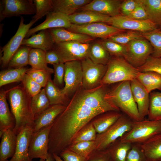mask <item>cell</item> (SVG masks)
I'll return each instance as SVG.
<instances>
[{"mask_svg":"<svg viewBox=\"0 0 161 161\" xmlns=\"http://www.w3.org/2000/svg\"><path fill=\"white\" fill-rule=\"evenodd\" d=\"M7 94L10 111L16 122L13 130L17 135L26 126L33 127L34 116L31 107L32 97L19 85L10 89Z\"/></svg>","mask_w":161,"mask_h":161,"instance_id":"1","label":"cell"},{"mask_svg":"<svg viewBox=\"0 0 161 161\" xmlns=\"http://www.w3.org/2000/svg\"><path fill=\"white\" fill-rule=\"evenodd\" d=\"M106 97L112 101L120 111L133 121L144 119L140 114L134 99L130 81L117 83L109 89Z\"/></svg>","mask_w":161,"mask_h":161,"instance_id":"2","label":"cell"},{"mask_svg":"<svg viewBox=\"0 0 161 161\" xmlns=\"http://www.w3.org/2000/svg\"><path fill=\"white\" fill-rule=\"evenodd\" d=\"M107 70L102 79L101 85H108L136 78L139 72L123 57H112L107 65Z\"/></svg>","mask_w":161,"mask_h":161,"instance_id":"3","label":"cell"},{"mask_svg":"<svg viewBox=\"0 0 161 161\" xmlns=\"http://www.w3.org/2000/svg\"><path fill=\"white\" fill-rule=\"evenodd\" d=\"M161 134V120L133 121L131 130L119 139L122 142L141 144Z\"/></svg>","mask_w":161,"mask_h":161,"instance_id":"4","label":"cell"},{"mask_svg":"<svg viewBox=\"0 0 161 161\" xmlns=\"http://www.w3.org/2000/svg\"><path fill=\"white\" fill-rule=\"evenodd\" d=\"M133 121L122 114L113 125L103 132L97 134L95 151L106 149L111 144L131 129Z\"/></svg>","mask_w":161,"mask_h":161,"instance_id":"5","label":"cell"},{"mask_svg":"<svg viewBox=\"0 0 161 161\" xmlns=\"http://www.w3.org/2000/svg\"><path fill=\"white\" fill-rule=\"evenodd\" d=\"M125 46L123 58L137 68L143 66L153 52L152 46L145 38L133 40Z\"/></svg>","mask_w":161,"mask_h":161,"instance_id":"6","label":"cell"},{"mask_svg":"<svg viewBox=\"0 0 161 161\" xmlns=\"http://www.w3.org/2000/svg\"><path fill=\"white\" fill-rule=\"evenodd\" d=\"M90 43L76 41L64 42L55 44L54 49L57 53L60 62L81 61L88 57Z\"/></svg>","mask_w":161,"mask_h":161,"instance_id":"7","label":"cell"},{"mask_svg":"<svg viewBox=\"0 0 161 161\" xmlns=\"http://www.w3.org/2000/svg\"><path fill=\"white\" fill-rule=\"evenodd\" d=\"M81 61L83 73L82 87L89 90L101 85L107 70V65L95 63L89 58Z\"/></svg>","mask_w":161,"mask_h":161,"instance_id":"8","label":"cell"},{"mask_svg":"<svg viewBox=\"0 0 161 161\" xmlns=\"http://www.w3.org/2000/svg\"><path fill=\"white\" fill-rule=\"evenodd\" d=\"M64 66L65 84L61 90L69 98L82 86L83 73L81 61L79 60L69 61L64 63Z\"/></svg>","mask_w":161,"mask_h":161,"instance_id":"9","label":"cell"},{"mask_svg":"<svg viewBox=\"0 0 161 161\" xmlns=\"http://www.w3.org/2000/svg\"><path fill=\"white\" fill-rule=\"evenodd\" d=\"M67 30L77 33L85 35L96 38L108 39L125 30L117 29L107 23L99 22L78 25L72 24Z\"/></svg>","mask_w":161,"mask_h":161,"instance_id":"10","label":"cell"},{"mask_svg":"<svg viewBox=\"0 0 161 161\" xmlns=\"http://www.w3.org/2000/svg\"><path fill=\"white\" fill-rule=\"evenodd\" d=\"M36 7L32 0H1L0 1V21L23 15L35 14Z\"/></svg>","mask_w":161,"mask_h":161,"instance_id":"11","label":"cell"},{"mask_svg":"<svg viewBox=\"0 0 161 161\" xmlns=\"http://www.w3.org/2000/svg\"><path fill=\"white\" fill-rule=\"evenodd\" d=\"M36 21L31 20L27 24L24 23L23 16L21 18L20 21L18 29L14 35L2 49V55L0 59L3 67L8 66L11 58L21 46L23 40L30 27Z\"/></svg>","mask_w":161,"mask_h":161,"instance_id":"12","label":"cell"},{"mask_svg":"<svg viewBox=\"0 0 161 161\" xmlns=\"http://www.w3.org/2000/svg\"><path fill=\"white\" fill-rule=\"evenodd\" d=\"M53 124L33 132L29 148V156L31 160L34 158L46 160L47 158L49 155V135Z\"/></svg>","mask_w":161,"mask_h":161,"instance_id":"13","label":"cell"},{"mask_svg":"<svg viewBox=\"0 0 161 161\" xmlns=\"http://www.w3.org/2000/svg\"><path fill=\"white\" fill-rule=\"evenodd\" d=\"M109 25L120 30H129L140 33H145L158 28L157 25L149 19L138 20L121 15L112 17Z\"/></svg>","mask_w":161,"mask_h":161,"instance_id":"14","label":"cell"},{"mask_svg":"<svg viewBox=\"0 0 161 161\" xmlns=\"http://www.w3.org/2000/svg\"><path fill=\"white\" fill-rule=\"evenodd\" d=\"M72 24L68 16L58 12L52 11L46 15L45 21L36 26L30 28L27 32L25 38H29L36 32L45 30L56 28L68 29Z\"/></svg>","mask_w":161,"mask_h":161,"instance_id":"15","label":"cell"},{"mask_svg":"<svg viewBox=\"0 0 161 161\" xmlns=\"http://www.w3.org/2000/svg\"><path fill=\"white\" fill-rule=\"evenodd\" d=\"M122 1L120 0H92L78 10L95 12L112 17L120 15V7Z\"/></svg>","mask_w":161,"mask_h":161,"instance_id":"16","label":"cell"},{"mask_svg":"<svg viewBox=\"0 0 161 161\" xmlns=\"http://www.w3.org/2000/svg\"><path fill=\"white\" fill-rule=\"evenodd\" d=\"M33 127L26 126L17 135V141L15 152L10 160L6 161H32L29 157V148L32 134Z\"/></svg>","mask_w":161,"mask_h":161,"instance_id":"17","label":"cell"},{"mask_svg":"<svg viewBox=\"0 0 161 161\" xmlns=\"http://www.w3.org/2000/svg\"><path fill=\"white\" fill-rule=\"evenodd\" d=\"M66 106L60 104L50 105L34 116L33 132L52 125L57 117L66 109Z\"/></svg>","mask_w":161,"mask_h":161,"instance_id":"18","label":"cell"},{"mask_svg":"<svg viewBox=\"0 0 161 161\" xmlns=\"http://www.w3.org/2000/svg\"><path fill=\"white\" fill-rule=\"evenodd\" d=\"M130 85L140 114L141 117L144 119L148 113L150 94L136 78L130 81Z\"/></svg>","mask_w":161,"mask_h":161,"instance_id":"19","label":"cell"},{"mask_svg":"<svg viewBox=\"0 0 161 161\" xmlns=\"http://www.w3.org/2000/svg\"><path fill=\"white\" fill-rule=\"evenodd\" d=\"M48 30L55 44L70 41L90 43L95 39L85 35L70 31L64 28L50 29Z\"/></svg>","mask_w":161,"mask_h":161,"instance_id":"20","label":"cell"},{"mask_svg":"<svg viewBox=\"0 0 161 161\" xmlns=\"http://www.w3.org/2000/svg\"><path fill=\"white\" fill-rule=\"evenodd\" d=\"M54 45L55 43L48 30H41L37 34L24 38L21 44L32 48L40 49L45 52L54 49Z\"/></svg>","mask_w":161,"mask_h":161,"instance_id":"21","label":"cell"},{"mask_svg":"<svg viewBox=\"0 0 161 161\" xmlns=\"http://www.w3.org/2000/svg\"><path fill=\"white\" fill-rule=\"evenodd\" d=\"M9 89H2L0 92V137L5 131L13 129L16 125L15 119L10 111L7 101L6 95Z\"/></svg>","mask_w":161,"mask_h":161,"instance_id":"22","label":"cell"},{"mask_svg":"<svg viewBox=\"0 0 161 161\" xmlns=\"http://www.w3.org/2000/svg\"><path fill=\"white\" fill-rule=\"evenodd\" d=\"M0 161H6L13 156L16 148L17 135L13 129L5 131L0 137Z\"/></svg>","mask_w":161,"mask_h":161,"instance_id":"23","label":"cell"},{"mask_svg":"<svg viewBox=\"0 0 161 161\" xmlns=\"http://www.w3.org/2000/svg\"><path fill=\"white\" fill-rule=\"evenodd\" d=\"M69 18L72 24L81 25L102 22L109 24L112 17L90 11L76 12L69 16Z\"/></svg>","mask_w":161,"mask_h":161,"instance_id":"24","label":"cell"},{"mask_svg":"<svg viewBox=\"0 0 161 161\" xmlns=\"http://www.w3.org/2000/svg\"><path fill=\"white\" fill-rule=\"evenodd\" d=\"M91 0H52L53 11L58 12L69 16L89 3Z\"/></svg>","mask_w":161,"mask_h":161,"instance_id":"25","label":"cell"},{"mask_svg":"<svg viewBox=\"0 0 161 161\" xmlns=\"http://www.w3.org/2000/svg\"><path fill=\"white\" fill-rule=\"evenodd\" d=\"M140 144L148 161H154L161 158V134Z\"/></svg>","mask_w":161,"mask_h":161,"instance_id":"26","label":"cell"},{"mask_svg":"<svg viewBox=\"0 0 161 161\" xmlns=\"http://www.w3.org/2000/svg\"><path fill=\"white\" fill-rule=\"evenodd\" d=\"M122 114L119 111L107 112L98 115L91 122L97 134H101L115 123Z\"/></svg>","mask_w":161,"mask_h":161,"instance_id":"27","label":"cell"},{"mask_svg":"<svg viewBox=\"0 0 161 161\" xmlns=\"http://www.w3.org/2000/svg\"><path fill=\"white\" fill-rule=\"evenodd\" d=\"M88 57L95 63L104 65H107L112 58L100 42L95 41L90 43Z\"/></svg>","mask_w":161,"mask_h":161,"instance_id":"28","label":"cell"},{"mask_svg":"<svg viewBox=\"0 0 161 161\" xmlns=\"http://www.w3.org/2000/svg\"><path fill=\"white\" fill-rule=\"evenodd\" d=\"M136 78L144 86L149 93L155 89L161 90V75L154 72L137 73Z\"/></svg>","mask_w":161,"mask_h":161,"instance_id":"29","label":"cell"},{"mask_svg":"<svg viewBox=\"0 0 161 161\" xmlns=\"http://www.w3.org/2000/svg\"><path fill=\"white\" fill-rule=\"evenodd\" d=\"M50 105L60 104L67 106L70 99L64 95L50 78L44 88Z\"/></svg>","mask_w":161,"mask_h":161,"instance_id":"30","label":"cell"},{"mask_svg":"<svg viewBox=\"0 0 161 161\" xmlns=\"http://www.w3.org/2000/svg\"><path fill=\"white\" fill-rule=\"evenodd\" d=\"M132 144L123 142L119 139L111 144L106 149L111 161H126V156Z\"/></svg>","mask_w":161,"mask_h":161,"instance_id":"31","label":"cell"},{"mask_svg":"<svg viewBox=\"0 0 161 161\" xmlns=\"http://www.w3.org/2000/svg\"><path fill=\"white\" fill-rule=\"evenodd\" d=\"M144 7L148 19L161 27V0H139Z\"/></svg>","mask_w":161,"mask_h":161,"instance_id":"32","label":"cell"},{"mask_svg":"<svg viewBox=\"0 0 161 161\" xmlns=\"http://www.w3.org/2000/svg\"><path fill=\"white\" fill-rule=\"evenodd\" d=\"M29 69L25 67L1 71L0 72V87L8 84L21 81Z\"/></svg>","mask_w":161,"mask_h":161,"instance_id":"33","label":"cell"},{"mask_svg":"<svg viewBox=\"0 0 161 161\" xmlns=\"http://www.w3.org/2000/svg\"><path fill=\"white\" fill-rule=\"evenodd\" d=\"M45 55L46 52L43 50L32 48L30 52L29 65L32 68L45 70L52 74L54 73V69L48 66Z\"/></svg>","mask_w":161,"mask_h":161,"instance_id":"34","label":"cell"},{"mask_svg":"<svg viewBox=\"0 0 161 161\" xmlns=\"http://www.w3.org/2000/svg\"><path fill=\"white\" fill-rule=\"evenodd\" d=\"M32 49L29 47L21 45L10 60L8 66L18 68L25 67L29 64V54Z\"/></svg>","mask_w":161,"mask_h":161,"instance_id":"35","label":"cell"},{"mask_svg":"<svg viewBox=\"0 0 161 161\" xmlns=\"http://www.w3.org/2000/svg\"><path fill=\"white\" fill-rule=\"evenodd\" d=\"M148 120H161V92H151L149 94Z\"/></svg>","mask_w":161,"mask_h":161,"instance_id":"36","label":"cell"},{"mask_svg":"<svg viewBox=\"0 0 161 161\" xmlns=\"http://www.w3.org/2000/svg\"><path fill=\"white\" fill-rule=\"evenodd\" d=\"M50 105L44 88L38 94L32 97L31 107L35 116L47 108Z\"/></svg>","mask_w":161,"mask_h":161,"instance_id":"37","label":"cell"},{"mask_svg":"<svg viewBox=\"0 0 161 161\" xmlns=\"http://www.w3.org/2000/svg\"><path fill=\"white\" fill-rule=\"evenodd\" d=\"M141 33L153 47V52L151 56L161 57V29L158 28L152 31Z\"/></svg>","mask_w":161,"mask_h":161,"instance_id":"38","label":"cell"},{"mask_svg":"<svg viewBox=\"0 0 161 161\" xmlns=\"http://www.w3.org/2000/svg\"><path fill=\"white\" fill-rule=\"evenodd\" d=\"M91 122L84 126L77 133L73 139L71 144L82 141H95L97 134Z\"/></svg>","mask_w":161,"mask_h":161,"instance_id":"39","label":"cell"},{"mask_svg":"<svg viewBox=\"0 0 161 161\" xmlns=\"http://www.w3.org/2000/svg\"><path fill=\"white\" fill-rule=\"evenodd\" d=\"M67 148L84 157L89 158L95 150V141L79 142L71 145Z\"/></svg>","mask_w":161,"mask_h":161,"instance_id":"40","label":"cell"},{"mask_svg":"<svg viewBox=\"0 0 161 161\" xmlns=\"http://www.w3.org/2000/svg\"><path fill=\"white\" fill-rule=\"evenodd\" d=\"M36 7V13L32 18V19L37 21L46 16L48 13L53 11L52 0H34Z\"/></svg>","mask_w":161,"mask_h":161,"instance_id":"41","label":"cell"},{"mask_svg":"<svg viewBox=\"0 0 161 161\" xmlns=\"http://www.w3.org/2000/svg\"><path fill=\"white\" fill-rule=\"evenodd\" d=\"M143 38H144L140 32L129 30L115 35L108 39L120 44L125 45L133 40Z\"/></svg>","mask_w":161,"mask_h":161,"instance_id":"42","label":"cell"},{"mask_svg":"<svg viewBox=\"0 0 161 161\" xmlns=\"http://www.w3.org/2000/svg\"><path fill=\"white\" fill-rule=\"evenodd\" d=\"M100 41L112 57H123L126 50L125 45L120 44L108 39Z\"/></svg>","mask_w":161,"mask_h":161,"instance_id":"43","label":"cell"},{"mask_svg":"<svg viewBox=\"0 0 161 161\" xmlns=\"http://www.w3.org/2000/svg\"><path fill=\"white\" fill-rule=\"evenodd\" d=\"M44 88L51 78L52 74L45 70L29 68L26 73Z\"/></svg>","mask_w":161,"mask_h":161,"instance_id":"44","label":"cell"},{"mask_svg":"<svg viewBox=\"0 0 161 161\" xmlns=\"http://www.w3.org/2000/svg\"><path fill=\"white\" fill-rule=\"evenodd\" d=\"M137 69L141 72L151 71L161 75V57H155L151 55L145 63Z\"/></svg>","mask_w":161,"mask_h":161,"instance_id":"45","label":"cell"},{"mask_svg":"<svg viewBox=\"0 0 161 161\" xmlns=\"http://www.w3.org/2000/svg\"><path fill=\"white\" fill-rule=\"evenodd\" d=\"M21 82L25 90L32 97L39 93L42 89V86L26 73Z\"/></svg>","mask_w":161,"mask_h":161,"instance_id":"46","label":"cell"},{"mask_svg":"<svg viewBox=\"0 0 161 161\" xmlns=\"http://www.w3.org/2000/svg\"><path fill=\"white\" fill-rule=\"evenodd\" d=\"M126 161H148L140 144H132L127 153Z\"/></svg>","mask_w":161,"mask_h":161,"instance_id":"47","label":"cell"},{"mask_svg":"<svg viewBox=\"0 0 161 161\" xmlns=\"http://www.w3.org/2000/svg\"><path fill=\"white\" fill-rule=\"evenodd\" d=\"M53 66L54 75L52 81L58 88L61 87L64 83V63L60 62L58 64H53Z\"/></svg>","mask_w":161,"mask_h":161,"instance_id":"48","label":"cell"},{"mask_svg":"<svg viewBox=\"0 0 161 161\" xmlns=\"http://www.w3.org/2000/svg\"><path fill=\"white\" fill-rule=\"evenodd\" d=\"M59 156L64 161H88L89 158L84 157L67 148L62 151Z\"/></svg>","mask_w":161,"mask_h":161,"instance_id":"49","label":"cell"},{"mask_svg":"<svg viewBox=\"0 0 161 161\" xmlns=\"http://www.w3.org/2000/svg\"><path fill=\"white\" fill-rule=\"evenodd\" d=\"M138 3L137 0H123L120 7V15L125 16H129L134 10Z\"/></svg>","mask_w":161,"mask_h":161,"instance_id":"50","label":"cell"},{"mask_svg":"<svg viewBox=\"0 0 161 161\" xmlns=\"http://www.w3.org/2000/svg\"><path fill=\"white\" fill-rule=\"evenodd\" d=\"M138 4L134 11L127 17L138 20H145L148 19L146 12L139 0H137Z\"/></svg>","mask_w":161,"mask_h":161,"instance_id":"51","label":"cell"},{"mask_svg":"<svg viewBox=\"0 0 161 161\" xmlns=\"http://www.w3.org/2000/svg\"><path fill=\"white\" fill-rule=\"evenodd\" d=\"M88 161H111L106 149L95 151L90 156Z\"/></svg>","mask_w":161,"mask_h":161,"instance_id":"52","label":"cell"},{"mask_svg":"<svg viewBox=\"0 0 161 161\" xmlns=\"http://www.w3.org/2000/svg\"><path fill=\"white\" fill-rule=\"evenodd\" d=\"M45 56L47 64L53 65L60 62L58 55L54 49L46 52Z\"/></svg>","mask_w":161,"mask_h":161,"instance_id":"53","label":"cell"},{"mask_svg":"<svg viewBox=\"0 0 161 161\" xmlns=\"http://www.w3.org/2000/svg\"><path fill=\"white\" fill-rule=\"evenodd\" d=\"M52 155L55 161H64L58 155L55 154H53Z\"/></svg>","mask_w":161,"mask_h":161,"instance_id":"54","label":"cell"},{"mask_svg":"<svg viewBox=\"0 0 161 161\" xmlns=\"http://www.w3.org/2000/svg\"><path fill=\"white\" fill-rule=\"evenodd\" d=\"M54 160L52 155L49 153V156L47 158L46 160L45 161H53Z\"/></svg>","mask_w":161,"mask_h":161,"instance_id":"55","label":"cell"},{"mask_svg":"<svg viewBox=\"0 0 161 161\" xmlns=\"http://www.w3.org/2000/svg\"><path fill=\"white\" fill-rule=\"evenodd\" d=\"M39 161H45V160L42 159H40Z\"/></svg>","mask_w":161,"mask_h":161,"instance_id":"56","label":"cell"},{"mask_svg":"<svg viewBox=\"0 0 161 161\" xmlns=\"http://www.w3.org/2000/svg\"><path fill=\"white\" fill-rule=\"evenodd\" d=\"M154 161H161V158L159 159H158V160H156Z\"/></svg>","mask_w":161,"mask_h":161,"instance_id":"57","label":"cell"},{"mask_svg":"<svg viewBox=\"0 0 161 161\" xmlns=\"http://www.w3.org/2000/svg\"><path fill=\"white\" fill-rule=\"evenodd\" d=\"M160 29H161V27H160Z\"/></svg>","mask_w":161,"mask_h":161,"instance_id":"58","label":"cell"}]
</instances>
